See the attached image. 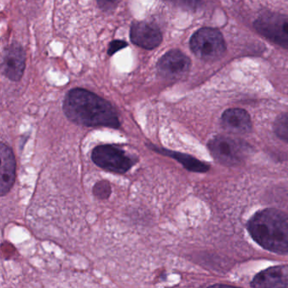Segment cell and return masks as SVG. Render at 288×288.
I'll list each match as a JSON object with an SVG mask.
<instances>
[{
  "mask_svg": "<svg viewBox=\"0 0 288 288\" xmlns=\"http://www.w3.org/2000/svg\"><path fill=\"white\" fill-rule=\"evenodd\" d=\"M0 195H8L13 188L16 177V160L13 150L6 143L0 144Z\"/></svg>",
  "mask_w": 288,
  "mask_h": 288,
  "instance_id": "9",
  "label": "cell"
},
{
  "mask_svg": "<svg viewBox=\"0 0 288 288\" xmlns=\"http://www.w3.org/2000/svg\"><path fill=\"white\" fill-rule=\"evenodd\" d=\"M222 125L225 130L233 134H246L252 129L249 114L241 109H230L222 116Z\"/></svg>",
  "mask_w": 288,
  "mask_h": 288,
  "instance_id": "13",
  "label": "cell"
},
{
  "mask_svg": "<svg viewBox=\"0 0 288 288\" xmlns=\"http://www.w3.org/2000/svg\"><path fill=\"white\" fill-rule=\"evenodd\" d=\"M254 27L262 36L288 49V16L264 14L255 21Z\"/></svg>",
  "mask_w": 288,
  "mask_h": 288,
  "instance_id": "6",
  "label": "cell"
},
{
  "mask_svg": "<svg viewBox=\"0 0 288 288\" xmlns=\"http://www.w3.org/2000/svg\"><path fill=\"white\" fill-rule=\"evenodd\" d=\"M212 155L225 166H237L245 159L248 147L245 143L235 138L218 135L208 143Z\"/></svg>",
  "mask_w": 288,
  "mask_h": 288,
  "instance_id": "5",
  "label": "cell"
},
{
  "mask_svg": "<svg viewBox=\"0 0 288 288\" xmlns=\"http://www.w3.org/2000/svg\"><path fill=\"white\" fill-rule=\"evenodd\" d=\"M147 148L151 151L160 154L164 156H167L170 158L174 159L178 161L185 169L194 172H206L210 169V166L208 164L205 163L203 161H201L196 157L188 155V154L181 153L177 151H172L168 149L164 148L161 146H156L155 144L151 142L146 143Z\"/></svg>",
  "mask_w": 288,
  "mask_h": 288,
  "instance_id": "12",
  "label": "cell"
},
{
  "mask_svg": "<svg viewBox=\"0 0 288 288\" xmlns=\"http://www.w3.org/2000/svg\"><path fill=\"white\" fill-rule=\"evenodd\" d=\"M120 1L121 0H97L98 6L104 11H114Z\"/></svg>",
  "mask_w": 288,
  "mask_h": 288,
  "instance_id": "17",
  "label": "cell"
},
{
  "mask_svg": "<svg viewBox=\"0 0 288 288\" xmlns=\"http://www.w3.org/2000/svg\"><path fill=\"white\" fill-rule=\"evenodd\" d=\"M188 57L181 51L173 49L165 53L158 61V74L164 79H177L184 76L190 69Z\"/></svg>",
  "mask_w": 288,
  "mask_h": 288,
  "instance_id": "7",
  "label": "cell"
},
{
  "mask_svg": "<svg viewBox=\"0 0 288 288\" xmlns=\"http://www.w3.org/2000/svg\"><path fill=\"white\" fill-rule=\"evenodd\" d=\"M189 44L196 57L205 61L217 60L226 51V43L222 33L218 30L209 27L197 31L191 37Z\"/></svg>",
  "mask_w": 288,
  "mask_h": 288,
  "instance_id": "4",
  "label": "cell"
},
{
  "mask_svg": "<svg viewBox=\"0 0 288 288\" xmlns=\"http://www.w3.org/2000/svg\"><path fill=\"white\" fill-rule=\"evenodd\" d=\"M26 68V53L22 46L13 43L6 48L3 56V73L12 81L22 79Z\"/></svg>",
  "mask_w": 288,
  "mask_h": 288,
  "instance_id": "8",
  "label": "cell"
},
{
  "mask_svg": "<svg viewBox=\"0 0 288 288\" xmlns=\"http://www.w3.org/2000/svg\"><path fill=\"white\" fill-rule=\"evenodd\" d=\"M274 131L280 140L288 143V114H281L275 119Z\"/></svg>",
  "mask_w": 288,
  "mask_h": 288,
  "instance_id": "14",
  "label": "cell"
},
{
  "mask_svg": "<svg viewBox=\"0 0 288 288\" xmlns=\"http://www.w3.org/2000/svg\"><path fill=\"white\" fill-rule=\"evenodd\" d=\"M127 46L128 43L125 42V41L115 40V41H113V42L110 43L108 53H109V56L114 55V53L119 52V50H121V49L125 48V47H127Z\"/></svg>",
  "mask_w": 288,
  "mask_h": 288,
  "instance_id": "18",
  "label": "cell"
},
{
  "mask_svg": "<svg viewBox=\"0 0 288 288\" xmlns=\"http://www.w3.org/2000/svg\"><path fill=\"white\" fill-rule=\"evenodd\" d=\"M251 285L260 288L286 287L288 286V266L279 265L263 270L254 276Z\"/></svg>",
  "mask_w": 288,
  "mask_h": 288,
  "instance_id": "11",
  "label": "cell"
},
{
  "mask_svg": "<svg viewBox=\"0 0 288 288\" xmlns=\"http://www.w3.org/2000/svg\"><path fill=\"white\" fill-rule=\"evenodd\" d=\"M90 157L98 167L117 174H125L138 162L137 158L127 154L121 147L112 144L95 146Z\"/></svg>",
  "mask_w": 288,
  "mask_h": 288,
  "instance_id": "3",
  "label": "cell"
},
{
  "mask_svg": "<svg viewBox=\"0 0 288 288\" xmlns=\"http://www.w3.org/2000/svg\"><path fill=\"white\" fill-rule=\"evenodd\" d=\"M248 230L259 245L276 254H288V215L280 210L257 212L248 223Z\"/></svg>",
  "mask_w": 288,
  "mask_h": 288,
  "instance_id": "2",
  "label": "cell"
},
{
  "mask_svg": "<svg viewBox=\"0 0 288 288\" xmlns=\"http://www.w3.org/2000/svg\"><path fill=\"white\" fill-rule=\"evenodd\" d=\"M172 6L182 9L184 11H195L198 8L200 0H165Z\"/></svg>",
  "mask_w": 288,
  "mask_h": 288,
  "instance_id": "16",
  "label": "cell"
},
{
  "mask_svg": "<svg viewBox=\"0 0 288 288\" xmlns=\"http://www.w3.org/2000/svg\"><path fill=\"white\" fill-rule=\"evenodd\" d=\"M92 193L94 196L102 201L109 200L111 196L112 187L110 182L107 180H100L93 186Z\"/></svg>",
  "mask_w": 288,
  "mask_h": 288,
  "instance_id": "15",
  "label": "cell"
},
{
  "mask_svg": "<svg viewBox=\"0 0 288 288\" xmlns=\"http://www.w3.org/2000/svg\"><path fill=\"white\" fill-rule=\"evenodd\" d=\"M63 111L75 125L88 128L119 130L121 123L114 106L90 90L74 88L64 98Z\"/></svg>",
  "mask_w": 288,
  "mask_h": 288,
  "instance_id": "1",
  "label": "cell"
},
{
  "mask_svg": "<svg viewBox=\"0 0 288 288\" xmlns=\"http://www.w3.org/2000/svg\"><path fill=\"white\" fill-rule=\"evenodd\" d=\"M130 39L135 45L146 49L157 48L162 41L161 31L148 22H135L130 29Z\"/></svg>",
  "mask_w": 288,
  "mask_h": 288,
  "instance_id": "10",
  "label": "cell"
}]
</instances>
